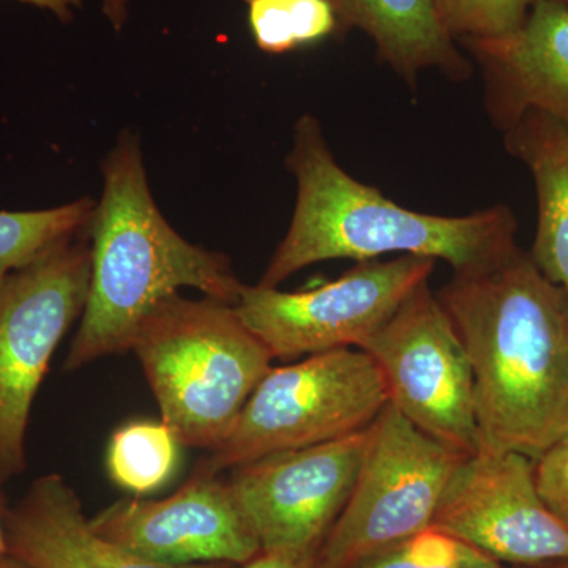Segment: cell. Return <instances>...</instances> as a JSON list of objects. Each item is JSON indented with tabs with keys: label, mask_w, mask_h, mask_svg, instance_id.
<instances>
[{
	"label": "cell",
	"mask_w": 568,
	"mask_h": 568,
	"mask_svg": "<svg viewBox=\"0 0 568 568\" xmlns=\"http://www.w3.org/2000/svg\"><path fill=\"white\" fill-rule=\"evenodd\" d=\"M436 295L473 369L480 448L540 457L568 433L566 291L519 248Z\"/></svg>",
	"instance_id": "1"
},
{
	"label": "cell",
	"mask_w": 568,
	"mask_h": 568,
	"mask_svg": "<svg viewBox=\"0 0 568 568\" xmlns=\"http://www.w3.org/2000/svg\"><path fill=\"white\" fill-rule=\"evenodd\" d=\"M286 164L297 181V203L261 286L278 287L323 261L365 263L390 253L432 257L450 265L454 274H469L503 263L519 250L517 216L507 205L462 216L432 215L403 207L358 182L336 162L313 115L295 123Z\"/></svg>",
	"instance_id": "2"
},
{
	"label": "cell",
	"mask_w": 568,
	"mask_h": 568,
	"mask_svg": "<svg viewBox=\"0 0 568 568\" xmlns=\"http://www.w3.org/2000/svg\"><path fill=\"white\" fill-rule=\"evenodd\" d=\"M89 237L91 282L65 369L129 353L141 321L181 287L235 305L244 283L226 254L190 244L156 207L140 141L125 132L103 162Z\"/></svg>",
	"instance_id": "3"
},
{
	"label": "cell",
	"mask_w": 568,
	"mask_h": 568,
	"mask_svg": "<svg viewBox=\"0 0 568 568\" xmlns=\"http://www.w3.org/2000/svg\"><path fill=\"white\" fill-rule=\"evenodd\" d=\"M132 351L179 444L211 452L230 435L274 361L234 305L181 294L148 313Z\"/></svg>",
	"instance_id": "4"
},
{
	"label": "cell",
	"mask_w": 568,
	"mask_h": 568,
	"mask_svg": "<svg viewBox=\"0 0 568 568\" xmlns=\"http://www.w3.org/2000/svg\"><path fill=\"white\" fill-rule=\"evenodd\" d=\"M383 375L357 347L272 366L226 439L200 467L223 474L256 459L364 432L387 406Z\"/></svg>",
	"instance_id": "5"
},
{
	"label": "cell",
	"mask_w": 568,
	"mask_h": 568,
	"mask_svg": "<svg viewBox=\"0 0 568 568\" xmlns=\"http://www.w3.org/2000/svg\"><path fill=\"white\" fill-rule=\"evenodd\" d=\"M78 235L0 280V481L28 467L26 436L51 358L81 320L91 245Z\"/></svg>",
	"instance_id": "6"
},
{
	"label": "cell",
	"mask_w": 568,
	"mask_h": 568,
	"mask_svg": "<svg viewBox=\"0 0 568 568\" xmlns=\"http://www.w3.org/2000/svg\"><path fill=\"white\" fill-rule=\"evenodd\" d=\"M465 457L425 435L387 403L366 428L353 493L320 549L324 568H353L432 528Z\"/></svg>",
	"instance_id": "7"
},
{
	"label": "cell",
	"mask_w": 568,
	"mask_h": 568,
	"mask_svg": "<svg viewBox=\"0 0 568 568\" xmlns=\"http://www.w3.org/2000/svg\"><path fill=\"white\" fill-rule=\"evenodd\" d=\"M436 264L432 257L409 254L365 261L334 282L294 293L244 284L235 312L274 358L358 349L429 283Z\"/></svg>",
	"instance_id": "8"
},
{
	"label": "cell",
	"mask_w": 568,
	"mask_h": 568,
	"mask_svg": "<svg viewBox=\"0 0 568 568\" xmlns=\"http://www.w3.org/2000/svg\"><path fill=\"white\" fill-rule=\"evenodd\" d=\"M375 361L388 403L420 432L463 455L480 448L465 346L429 283L358 347Z\"/></svg>",
	"instance_id": "9"
},
{
	"label": "cell",
	"mask_w": 568,
	"mask_h": 568,
	"mask_svg": "<svg viewBox=\"0 0 568 568\" xmlns=\"http://www.w3.org/2000/svg\"><path fill=\"white\" fill-rule=\"evenodd\" d=\"M432 528L506 566L568 562V526L538 495L534 459L480 448L455 469Z\"/></svg>",
	"instance_id": "10"
},
{
	"label": "cell",
	"mask_w": 568,
	"mask_h": 568,
	"mask_svg": "<svg viewBox=\"0 0 568 568\" xmlns=\"http://www.w3.org/2000/svg\"><path fill=\"white\" fill-rule=\"evenodd\" d=\"M365 432L280 452L231 470V485L256 532L261 552H320L353 493Z\"/></svg>",
	"instance_id": "11"
},
{
	"label": "cell",
	"mask_w": 568,
	"mask_h": 568,
	"mask_svg": "<svg viewBox=\"0 0 568 568\" xmlns=\"http://www.w3.org/2000/svg\"><path fill=\"white\" fill-rule=\"evenodd\" d=\"M93 530L134 555L170 566L233 564L261 555L230 477L197 466L174 495L121 499L89 519Z\"/></svg>",
	"instance_id": "12"
},
{
	"label": "cell",
	"mask_w": 568,
	"mask_h": 568,
	"mask_svg": "<svg viewBox=\"0 0 568 568\" xmlns=\"http://www.w3.org/2000/svg\"><path fill=\"white\" fill-rule=\"evenodd\" d=\"M484 74L489 121L506 132L529 111L568 125V9L536 0L525 24L496 39L459 41Z\"/></svg>",
	"instance_id": "13"
},
{
	"label": "cell",
	"mask_w": 568,
	"mask_h": 568,
	"mask_svg": "<svg viewBox=\"0 0 568 568\" xmlns=\"http://www.w3.org/2000/svg\"><path fill=\"white\" fill-rule=\"evenodd\" d=\"M7 547L32 568H239L233 564L170 566L112 544L93 530L77 491L59 474L32 481L7 508Z\"/></svg>",
	"instance_id": "14"
},
{
	"label": "cell",
	"mask_w": 568,
	"mask_h": 568,
	"mask_svg": "<svg viewBox=\"0 0 568 568\" xmlns=\"http://www.w3.org/2000/svg\"><path fill=\"white\" fill-rule=\"evenodd\" d=\"M338 20L336 37L353 29L375 43L377 58L402 80L416 85L422 71L437 70L465 81L473 63L437 17L433 0H328Z\"/></svg>",
	"instance_id": "15"
},
{
	"label": "cell",
	"mask_w": 568,
	"mask_h": 568,
	"mask_svg": "<svg viewBox=\"0 0 568 568\" xmlns=\"http://www.w3.org/2000/svg\"><path fill=\"white\" fill-rule=\"evenodd\" d=\"M504 142L536 183L538 219L530 257L568 295V125L529 111L504 132Z\"/></svg>",
	"instance_id": "16"
},
{
	"label": "cell",
	"mask_w": 568,
	"mask_h": 568,
	"mask_svg": "<svg viewBox=\"0 0 568 568\" xmlns=\"http://www.w3.org/2000/svg\"><path fill=\"white\" fill-rule=\"evenodd\" d=\"M97 203L82 197L47 211H0V280L54 246L89 234Z\"/></svg>",
	"instance_id": "17"
},
{
	"label": "cell",
	"mask_w": 568,
	"mask_h": 568,
	"mask_svg": "<svg viewBox=\"0 0 568 568\" xmlns=\"http://www.w3.org/2000/svg\"><path fill=\"white\" fill-rule=\"evenodd\" d=\"M178 437L163 422H132L111 437L108 473L118 487L149 495L164 487L178 469Z\"/></svg>",
	"instance_id": "18"
},
{
	"label": "cell",
	"mask_w": 568,
	"mask_h": 568,
	"mask_svg": "<svg viewBox=\"0 0 568 568\" xmlns=\"http://www.w3.org/2000/svg\"><path fill=\"white\" fill-rule=\"evenodd\" d=\"M254 43L268 54H284L338 33L328 0H244Z\"/></svg>",
	"instance_id": "19"
},
{
	"label": "cell",
	"mask_w": 568,
	"mask_h": 568,
	"mask_svg": "<svg viewBox=\"0 0 568 568\" xmlns=\"http://www.w3.org/2000/svg\"><path fill=\"white\" fill-rule=\"evenodd\" d=\"M491 562L495 559L465 541L429 528L369 556L353 568H480Z\"/></svg>",
	"instance_id": "20"
},
{
	"label": "cell",
	"mask_w": 568,
	"mask_h": 568,
	"mask_svg": "<svg viewBox=\"0 0 568 568\" xmlns=\"http://www.w3.org/2000/svg\"><path fill=\"white\" fill-rule=\"evenodd\" d=\"M536 0H433L454 40L496 39L525 24Z\"/></svg>",
	"instance_id": "21"
},
{
	"label": "cell",
	"mask_w": 568,
	"mask_h": 568,
	"mask_svg": "<svg viewBox=\"0 0 568 568\" xmlns=\"http://www.w3.org/2000/svg\"><path fill=\"white\" fill-rule=\"evenodd\" d=\"M538 495L568 526V433L534 459Z\"/></svg>",
	"instance_id": "22"
},
{
	"label": "cell",
	"mask_w": 568,
	"mask_h": 568,
	"mask_svg": "<svg viewBox=\"0 0 568 568\" xmlns=\"http://www.w3.org/2000/svg\"><path fill=\"white\" fill-rule=\"evenodd\" d=\"M241 568H324L320 552L312 556H283L261 552Z\"/></svg>",
	"instance_id": "23"
},
{
	"label": "cell",
	"mask_w": 568,
	"mask_h": 568,
	"mask_svg": "<svg viewBox=\"0 0 568 568\" xmlns=\"http://www.w3.org/2000/svg\"><path fill=\"white\" fill-rule=\"evenodd\" d=\"M103 13L106 14L112 28L121 31L129 17V0H103Z\"/></svg>",
	"instance_id": "24"
},
{
	"label": "cell",
	"mask_w": 568,
	"mask_h": 568,
	"mask_svg": "<svg viewBox=\"0 0 568 568\" xmlns=\"http://www.w3.org/2000/svg\"><path fill=\"white\" fill-rule=\"evenodd\" d=\"M2 481H0V552L9 551V547H7V538H6V526H3V518H6V499H3L2 495Z\"/></svg>",
	"instance_id": "25"
},
{
	"label": "cell",
	"mask_w": 568,
	"mask_h": 568,
	"mask_svg": "<svg viewBox=\"0 0 568 568\" xmlns=\"http://www.w3.org/2000/svg\"><path fill=\"white\" fill-rule=\"evenodd\" d=\"M0 568H32L24 560L11 555L10 551L0 552Z\"/></svg>",
	"instance_id": "26"
},
{
	"label": "cell",
	"mask_w": 568,
	"mask_h": 568,
	"mask_svg": "<svg viewBox=\"0 0 568 568\" xmlns=\"http://www.w3.org/2000/svg\"><path fill=\"white\" fill-rule=\"evenodd\" d=\"M480 568H521V567L506 566V564L496 562V560H495V562L488 564V566H484Z\"/></svg>",
	"instance_id": "27"
},
{
	"label": "cell",
	"mask_w": 568,
	"mask_h": 568,
	"mask_svg": "<svg viewBox=\"0 0 568 568\" xmlns=\"http://www.w3.org/2000/svg\"><path fill=\"white\" fill-rule=\"evenodd\" d=\"M538 568H568V562L551 564V566H544Z\"/></svg>",
	"instance_id": "28"
},
{
	"label": "cell",
	"mask_w": 568,
	"mask_h": 568,
	"mask_svg": "<svg viewBox=\"0 0 568 568\" xmlns=\"http://www.w3.org/2000/svg\"><path fill=\"white\" fill-rule=\"evenodd\" d=\"M555 2L562 3V6H566L568 9V0H555Z\"/></svg>",
	"instance_id": "29"
}]
</instances>
